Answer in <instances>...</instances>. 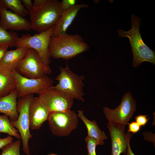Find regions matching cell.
I'll use <instances>...</instances> for the list:
<instances>
[{"instance_id":"29","label":"cell","mask_w":155,"mask_h":155,"mask_svg":"<svg viewBox=\"0 0 155 155\" xmlns=\"http://www.w3.org/2000/svg\"><path fill=\"white\" fill-rule=\"evenodd\" d=\"M21 2L23 4V5L26 9L29 12L32 10L33 3L31 0H21Z\"/></svg>"},{"instance_id":"26","label":"cell","mask_w":155,"mask_h":155,"mask_svg":"<svg viewBox=\"0 0 155 155\" xmlns=\"http://www.w3.org/2000/svg\"><path fill=\"white\" fill-rule=\"evenodd\" d=\"M149 118L147 115H139L135 118V122L141 127L144 126L148 121Z\"/></svg>"},{"instance_id":"23","label":"cell","mask_w":155,"mask_h":155,"mask_svg":"<svg viewBox=\"0 0 155 155\" xmlns=\"http://www.w3.org/2000/svg\"><path fill=\"white\" fill-rule=\"evenodd\" d=\"M21 142L18 140L9 144L2 148V151L0 155H21L20 148Z\"/></svg>"},{"instance_id":"5","label":"cell","mask_w":155,"mask_h":155,"mask_svg":"<svg viewBox=\"0 0 155 155\" xmlns=\"http://www.w3.org/2000/svg\"><path fill=\"white\" fill-rule=\"evenodd\" d=\"M53 27L33 35H22L17 38L14 46L26 47L34 49L38 54L43 63L49 66L51 56L49 46Z\"/></svg>"},{"instance_id":"3","label":"cell","mask_w":155,"mask_h":155,"mask_svg":"<svg viewBox=\"0 0 155 155\" xmlns=\"http://www.w3.org/2000/svg\"><path fill=\"white\" fill-rule=\"evenodd\" d=\"M131 23L132 28L128 31L118 29V35L127 37L129 40L133 56V66L135 67L140 65L143 62L148 61L155 63V54L144 42L141 35L140 26V19L132 15Z\"/></svg>"},{"instance_id":"10","label":"cell","mask_w":155,"mask_h":155,"mask_svg":"<svg viewBox=\"0 0 155 155\" xmlns=\"http://www.w3.org/2000/svg\"><path fill=\"white\" fill-rule=\"evenodd\" d=\"M13 72L16 81V89L19 98L31 94L39 95L45 90L53 86V80L48 75L38 78L30 79L22 75L16 70Z\"/></svg>"},{"instance_id":"8","label":"cell","mask_w":155,"mask_h":155,"mask_svg":"<svg viewBox=\"0 0 155 155\" xmlns=\"http://www.w3.org/2000/svg\"><path fill=\"white\" fill-rule=\"evenodd\" d=\"M48 121L51 132L59 137L69 135L78 124L77 115L71 109L50 112Z\"/></svg>"},{"instance_id":"13","label":"cell","mask_w":155,"mask_h":155,"mask_svg":"<svg viewBox=\"0 0 155 155\" xmlns=\"http://www.w3.org/2000/svg\"><path fill=\"white\" fill-rule=\"evenodd\" d=\"M50 113L39 97H33L29 109L30 128L34 130L40 129L44 122L48 120Z\"/></svg>"},{"instance_id":"24","label":"cell","mask_w":155,"mask_h":155,"mask_svg":"<svg viewBox=\"0 0 155 155\" xmlns=\"http://www.w3.org/2000/svg\"><path fill=\"white\" fill-rule=\"evenodd\" d=\"M85 140L88 150L87 155H96V148L98 145L96 141L88 136L85 138Z\"/></svg>"},{"instance_id":"32","label":"cell","mask_w":155,"mask_h":155,"mask_svg":"<svg viewBox=\"0 0 155 155\" xmlns=\"http://www.w3.org/2000/svg\"><path fill=\"white\" fill-rule=\"evenodd\" d=\"M47 155H58L57 154L53 153H51L48 154Z\"/></svg>"},{"instance_id":"14","label":"cell","mask_w":155,"mask_h":155,"mask_svg":"<svg viewBox=\"0 0 155 155\" xmlns=\"http://www.w3.org/2000/svg\"><path fill=\"white\" fill-rule=\"evenodd\" d=\"M0 26L7 30L29 31L31 29L30 23L27 19L0 5Z\"/></svg>"},{"instance_id":"18","label":"cell","mask_w":155,"mask_h":155,"mask_svg":"<svg viewBox=\"0 0 155 155\" xmlns=\"http://www.w3.org/2000/svg\"><path fill=\"white\" fill-rule=\"evenodd\" d=\"M77 116L84 122L88 132V137L94 139L98 145H103L104 144V141L108 138L105 132L101 130L99 127L96 122L94 120L90 121L84 115L83 111H78Z\"/></svg>"},{"instance_id":"21","label":"cell","mask_w":155,"mask_h":155,"mask_svg":"<svg viewBox=\"0 0 155 155\" xmlns=\"http://www.w3.org/2000/svg\"><path fill=\"white\" fill-rule=\"evenodd\" d=\"M4 133L19 140L21 136L18 130L11 124L9 117L5 115H0V134Z\"/></svg>"},{"instance_id":"28","label":"cell","mask_w":155,"mask_h":155,"mask_svg":"<svg viewBox=\"0 0 155 155\" xmlns=\"http://www.w3.org/2000/svg\"><path fill=\"white\" fill-rule=\"evenodd\" d=\"M13 141V137L9 135L4 138H1L0 137V149H2L5 146L12 143Z\"/></svg>"},{"instance_id":"11","label":"cell","mask_w":155,"mask_h":155,"mask_svg":"<svg viewBox=\"0 0 155 155\" xmlns=\"http://www.w3.org/2000/svg\"><path fill=\"white\" fill-rule=\"evenodd\" d=\"M38 97L50 112L71 109L74 99L55 86L44 90Z\"/></svg>"},{"instance_id":"9","label":"cell","mask_w":155,"mask_h":155,"mask_svg":"<svg viewBox=\"0 0 155 155\" xmlns=\"http://www.w3.org/2000/svg\"><path fill=\"white\" fill-rule=\"evenodd\" d=\"M136 110V102L131 93L128 92L123 96L120 104L114 109L105 106L104 115L108 122L126 125Z\"/></svg>"},{"instance_id":"30","label":"cell","mask_w":155,"mask_h":155,"mask_svg":"<svg viewBox=\"0 0 155 155\" xmlns=\"http://www.w3.org/2000/svg\"><path fill=\"white\" fill-rule=\"evenodd\" d=\"M8 46H7L0 47V62L2 60L5 53L8 50Z\"/></svg>"},{"instance_id":"2","label":"cell","mask_w":155,"mask_h":155,"mask_svg":"<svg viewBox=\"0 0 155 155\" xmlns=\"http://www.w3.org/2000/svg\"><path fill=\"white\" fill-rule=\"evenodd\" d=\"M89 49L80 36L67 33L51 37L49 46L51 57L66 60L88 51Z\"/></svg>"},{"instance_id":"22","label":"cell","mask_w":155,"mask_h":155,"mask_svg":"<svg viewBox=\"0 0 155 155\" xmlns=\"http://www.w3.org/2000/svg\"><path fill=\"white\" fill-rule=\"evenodd\" d=\"M18 38L17 34L14 32L8 31L0 26V47L7 46H14Z\"/></svg>"},{"instance_id":"25","label":"cell","mask_w":155,"mask_h":155,"mask_svg":"<svg viewBox=\"0 0 155 155\" xmlns=\"http://www.w3.org/2000/svg\"><path fill=\"white\" fill-rule=\"evenodd\" d=\"M76 0H63L61 2V6L63 11L68 10L76 5Z\"/></svg>"},{"instance_id":"1","label":"cell","mask_w":155,"mask_h":155,"mask_svg":"<svg viewBox=\"0 0 155 155\" xmlns=\"http://www.w3.org/2000/svg\"><path fill=\"white\" fill-rule=\"evenodd\" d=\"M63 11L57 0H34L29 12L31 29L40 33L54 27Z\"/></svg>"},{"instance_id":"20","label":"cell","mask_w":155,"mask_h":155,"mask_svg":"<svg viewBox=\"0 0 155 155\" xmlns=\"http://www.w3.org/2000/svg\"><path fill=\"white\" fill-rule=\"evenodd\" d=\"M0 5L24 18L29 14V12L24 7L21 0H0Z\"/></svg>"},{"instance_id":"4","label":"cell","mask_w":155,"mask_h":155,"mask_svg":"<svg viewBox=\"0 0 155 155\" xmlns=\"http://www.w3.org/2000/svg\"><path fill=\"white\" fill-rule=\"evenodd\" d=\"M33 94H29L20 98L17 100V109L18 117L17 120L10 121L12 125L18 131L21 136L22 150L27 155H30L29 141L32 137L30 131L29 107Z\"/></svg>"},{"instance_id":"7","label":"cell","mask_w":155,"mask_h":155,"mask_svg":"<svg viewBox=\"0 0 155 155\" xmlns=\"http://www.w3.org/2000/svg\"><path fill=\"white\" fill-rule=\"evenodd\" d=\"M16 71L28 78H38L52 73L49 66L45 65L34 49L30 48L26 54L17 64Z\"/></svg>"},{"instance_id":"6","label":"cell","mask_w":155,"mask_h":155,"mask_svg":"<svg viewBox=\"0 0 155 155\" xmlns=\"http://www.w3.org/2000/svg\"><path fill=\"white\" fill-rule=\"evenodd\" d=\"M60 73L55 79L58 81L55 86L73 99L82 102L85 101L83 96L85 95L83 88L85 85L83 82L85 79L83 75L78 76L72 71L66 63L65 67H59Z\"/></svg>"},{"instance_id":"16","label":"cell","mask_w":155,"mask_h":155,"mask_svg":"<svg viewBox=\"0 0 155 155\" xmlns=\"http://www.w3.org/2000/svg\"><path fill=\"white\" fill-rule=\"evenodd\" d=\"M18 94L16 89L0 98V113L8 116L10 121L16 120L18 117L17 109Z\"/></svg>"},{"instance_id":"12","label":"cell","mask_w":155,"mask_h":155,"mask_svg":"<svg viewBox=\"0 0 155 155\" xmlns=\"http://www.w3.org/2000/svg\"><path fill=\"white\" fill-rule=\"evenodd\" d=\"M111 141V155H125L127 149L129 138L132 136V133L125 132V125L110 123L107 124Z\"/></svg>"},{"instance_id":"27","label":"cell","mask_w":155,"mask_h":155,"mask_svg":"<svg viewBox=\"0 0 155 155\" xmlns=\"http://www.w3.org/2000/svg\"><path fill=\"white\" fill-rule=\"evenodd\" d=\"M128 124L127 132L135 134L138 132L140 129V127L135 121H132Z\"/></svg>"},{"instance_id":"15","label":"cell","mask_w":155,"mask_h":155,"mask_svg":"<svg viewBox=\"0 0 155 155\" xmlns=\"http://www.w3.org/2000/svg\"><path fill=\"white\" fill-rule=\"evenodd\" d=\"M88 6L84 4H76L70 9L63 11L53 27L51 37L66 33L67 29L73 22L79 10Z\"/></svg>"},{"instance_id":"19","label":"cell","mask_w":155,"mask_h":155,"mask_svg":"<svg viewBox=\"0 0 155 155\" xmlns=\"http://www.w3.org/2000/svg\"><path fill=\"white\" fill-rule=\"evenodd\" d=\"M16 83L13 72L0 67V98L16 89Z\"/></svg>"},{"instance_id":"31","label":"cell","mask_w":155,"mask_h":155,"mask_svg":"<svg viewBox=\"0 0 155 155\" xmlns=\"http://www.w3.org/2000/svg\"><path fill=\"white\" fill-rule=\"evenodd\" d=\"M131 137L132 136L130 137L128 139L127 143V152L125 155H135L132 151L130 144V142Z\"/></svg>"},{"instance_id":"17","label":"cell","mask_w":155,"mask_h":155,"mask_svg":"<svg viewBox=\"0 0 155 155\" xmlns=\"http://www.w3.org/2000/svg\"><path fill=\"white\" fill-rule=\"evenodd\" d=\"M29 49L19 47L13 50H7L0 62V67L13 72L15 70L18 62L24 57Z\"/></svg>"}]
</instances>
